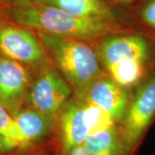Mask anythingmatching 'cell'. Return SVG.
<instances>
[{"mask_svg": "<svg viewBox=\"0 0 155 155\" xmlns=\"http://www.w3.org/2000/svg\"><path fill=\"white\" fill-rule=\"evenodd\" d=\"M5 18L31 28L35 32L87 42L99 41L106 36L133 29L118 22L77 17L57 7L35 1L10 5L6 11Z\"/></svg>", "mask_w": 155, "mask_h": 155, "instance_id": "cell-1", "label": "cell"}, {"mask_svg": "<svg viewBox=\"0 0 155 155\" xmlns=\"http://www.w3.org/2000/svg\"><path fill=\"white\" fill-rule=\"evenodd\" d=\"M35 33L50 65L67 79L76 94L104 75L96 50L87 41L41 32Z\"/></svg>", "mask_w": 155, "mask_h": 155, "instance_id": "cell-2", "label": "cell"}, {"mask_svg": "<svg viewBox=\"0 0 155 155\" xmlns=\"http://www.w3.org/2000/svg\"><path fill=\"white\" fill-rule=\"evenodd\" d=\"M114 124L99 108L78 97L71 98L57 118L54 155H67L84 145L91 132Z\"/></svg>", "mask_w": 155, "mask_h": 155, "instance_id": "cell-3", "label": "cell"}, {"mask_svg": "<svg viewBox=\"0 0 155 155\" xmlns=\"http://www.w3.org/2000/svg\"><path fill=\"white\" fill-rule=\"evenodd\" d=\"M155 119V70L134 89L127 112L118 124L122 155H134Z\"/></svg>", "mask_w": 155, "mask_h": 155, "instance_id": "cell-4", "label": "cell"}, {"mask_svg": "<svg viewBox=\"0 0 155 155\" xmlns=\"http://www.w3.org/2000/svg\"><path fill=\"white\" fill-rule=\"evenodd\" d=\"M95 50L104 69L128 61L155 67V37L138 28L101 39Z\"/></svg>", "mask_w": 155, "mask_h": 155, "instance_id": "cell-5", "label": "cell"}, {"mask_svg": "<svg viewBox=\"0 0 155 155\" xmlns=\"http://www.w3.org/2000/svg\"><path fill=\"white\" fill-rule=\"evenodd\" d=\"M0 55L24 65L35 75L50 65L37 34L7 18L0 19Z\"/></svg>", "mask_w": 155, "mask_h": 155, "instance_id": "cell-6", "label": "cell"}, {"mask_svg": "<svg viewBox=\"0 0 155 155\" xmlns=\"http://www.w3.org/2000/svg\"><path fill=\"white\" fill-rule=\"evenodd\" d=\"M73 88L53 66L35 75L28 91L26 106L57 120L72 98Z\"/></svg>", "mask_w": 155, "mask_h": 155, "instance_id": "cell-7", "label": "cell"}, {"mask_svg": "<svg viewBox=\"0 0 155 155\" xmlns=\"http://www.w3.org/2000/svg\"><path fill=\"white\" fill-rule=\"evenodd\" d=\"M35 77L28 67L0 55V103L12 116L26 106Z\"/></svg>", "mask_w": 155, "mask_h": 155, "instance_id": "cell-8", "label": "cell"}, {"mask_svg": "<svg viewBox=\"0 0 155 155\" xmlns=\"http://www.w3.org/2000/svg\"><path fill=\"white\" fill-rule=\"evenodd\" d=\"M76 97L99 108L116 124L122 122L131 99L127 89L105 75L97 78Z\"/></svg>", "mask_w": 155, "mask_h": 155, "instance_id": "cell-9", "label": "cell"}, {"mask_svg": "<svg viewBox=\"0 0 155 155\" xmlns=\"http://www.w3.org/2000/svg\"><path fill=\"white\" fill-rule=\"evenodd\" d=\"M41 4L54 6L79 17L117 22L110 7L103 0H34Z\"/></svg>", "mask_w": 155, "mask_h": 155, "instance_id": "cell-10", "label": "cell"}, {"mask_svg": "<svg viewBox=\"0 0 155 155\" xmlns=\"http://www.w3.org/2000/svg\"><path fill=\"white\" fill-rule=\"evenodd\" d=\"M84 146L90 155H122L118 124L91 132L85 140Z\"/></svg>", "mask_w": 155, "mask_h": 155, "instance_id": "cell-11", "label": "cell"}, {"mask_svg": "<svg viewBox=\"0 0 155 155\" xmlns=\"http://www.w3.org/2000/svg\"><path fill=\"white\" fill-rule=\"evenodd\" d=\"M0 136L7 140L13 148V155H21L22 140L14 117L0 103Z\"/></svg>", "mask_w": 155, "mask_h": 155, "instance_id": "cell-12", "label": "cell"}, {"mask_svg": "<svg viewBox=\"0 0 155 155\" xmlns=\"http://www.w3.org/2000/svg\"><path fill=\"white\" fill-rule=\"evenodd\" d=\"M138 18L146 33L155 37V0H143L138 11Z\"/></svg>", "mask_w": 155, "mask_h": 155, "instance_id": "cell-13", "label": "cell"}, {"mask_svg": "<svg viewBox=\"0 0 155 155\" xmlns=\"http://www.w3.org/2000/svg\"><path fill=\"white\" fill-rule=\"evenodd\" d=\"M67 155H90V153L84 145H80L72 148Z\"/></svg>", "mask_w": 155, "mask_h": 155, "instance_id": "cell-14", "label": "cell"}, {"mask_svg": "<svg viewBox=\"0 0 155 155\" xmlns=\"http://www.w3.org/2000/svg\"><path fill=\"white\" fill-rule=\"evenodd\" d=\"M8 6H9V4L6 0H0V19L5 18Z\"/></svg>", "mask_w": 155, "mask_h": 155, "instance_id": "cell-15", "label": "cell"}, {"mask_svg": "<svg viewBox=\"0 0 155 155\" xmlns=\"http://www.w3.org/2000/svg\"><path fill=\"white\" fill-rule=\"evenodd\" d=\"M117 3H120L122 5H132L134 3L139 2L140 0H115Z\"/></svg>", "mask_w": 155, "mask_h": 155, "instance_id": "cell-16", "label": "cell"}, {"mask_svg": "<svg viewBox=\"0 0 155 155\" xmlns=\"http://www.w3.org/2000/svg\"><path fill=\"white\" fill-rule=\"evenodd\" d=\"M26 1H34V0H11L10 5L16 4V3H20V2H26Z\"/></svg>", "mask_w": 155, "mask_h": 155, "instance_id": "cell-17", "label": "cell"}]
</instances>
